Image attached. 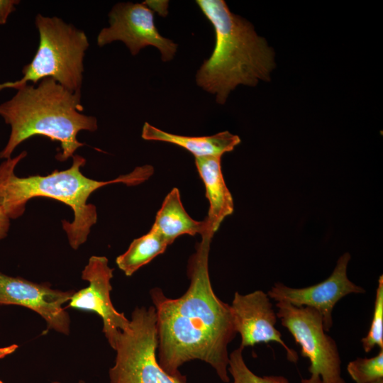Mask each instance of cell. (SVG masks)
<instances>
[{
  "instance_id": "1",
  "label": "cell",
  "mask_w": 383,
  "mask_h": 383,
  "mask_svg": "<svg viewBox=\"0 0 383 383\" xmlns=\"http://www.w3.org/2000/svg\"><path fill=\"white\" fill-rule=\"evenodd\" d=\"M213 236L205 233L190 257L186 292L167 297L158 287L150 294L156 314L157 357L169 374L183 377L179 368L199 360L211 365L219 379L230 382L228 346L235 338L231 306L214 293L209 272V255Z\"/></svg>"
},
{
  "instance_id": "2",
  "label": "cell",
  "mask_w": 383,
  "mask_h": 383,
  "mask_svg": "<svg viewBox=\"0 0 383 383\" xmlns=\"http://www.w3.org/2000/svg\"><path fill=\"white\" fill-rule=\"evenodd\" d=\"M26 155L27 152L23 151L0 164V207L10 219H16L23 214L27 202L35 197L50 198L69 206L73 210L74 220H62V223L74 250L87 241L91 227L96 223V206L87 202L94 192L113 183L138 185L153 173L152 166L145 165L113 180L97 181L82 173L80 168L86 164V160L74 155L72 165L67 170H55L46 176L19 177L15 174V167Z\"/></svg>"
},
{
  "instance_id": "3",
  "label": "cell",
  "mask_w": 383,
  "mask_h": 383,
  "mask_svg": "<svg viewBox=\"0 0 383 383\" xmlns=\"http://www.w3.org/2000/svg\"><path fill=\"white\" fill-rule=\"evenodd\" d=\"M196 3L213 25L216 38L211 56L196 72L197 85L216 94V101L223 104L237 86L255 87L260 80L270 81L276 66L274 52L253 26L233 13L223 0Z\"/></svg>"
},
{
  "instance_id": "4",
  "label": "cell",
  "mask_w": 383,
  "mask_h": 383,
  "mask_svg": "<svg viewBox=\"0 0 383 383\" xmlns=\"http://www.w3.org/2000/svg\"><path fill=\"white\" fill-rule=\"evenodd\" d=\"M83 110L81 92L72 91L53 79L22 86L11 99L0 104V116L11 128L0 158H10L22 142L43 135L60 143L61 152L55 157L65 161L84 145L77 140L78 133L98 128L96 118L82 113Z\"/></svg>"
},
{
  "instance_id": "5",
  "label": "cell",
  "mask_w": 383,
  "mask_h": 383,
  "mask_svg": "<svg viewBox=\"0 0 383 383\" xmlns=\"http://www.w3.org/2000/svg\"><path fill=\"white\" fill-rule=\"evenodd\" d=\"M38 50L32 61L22 70L23 77L15 82L0 83V91L16 89L28 82L37 84L45 78L53 79L65 88L81 92L84 57L89 48L85 33L57 17L38 14Z\"/></svg>"
},
{
  "instance_id": "6",
  "label": "cell",
  "mask_w": 383,
  "mask_h": 383,
  "mask_svg": "<svg viewBox=\"0 0 383 383\" xmlns=\"http://www.w3.org/2000/svg\"><path fill=\"white\" fill-rule=\"evenodd\" d=\"M157 335L153 306L136 307L130 325L116 340L114 365L109 369L110 383H188L187 377L167 373L157 357Z\"/></svg>"
},
{
  "instance_id": "7",
  "label": "cell",
  "mask_w": 383,
  "mask_h": 383,
  "mask_svg": "<svg viewBox=\"0 0 383 383\" xmlns=\"http://www.w3.org/2000/svg\"><path fill=\"white\" fill-rule=\"evenodd\" d=\"M275 306L277 318L300 345L301 356L310 362V377L301 383H346L336 342L325 331L319 312L286 301H278Z\"/></svg>"
},
{
  "instance_id": "8",
  "label": "cell",
  "mask_w": 383,
  "mask_h": 383,
  "mask_svg": "<svg viewBox=\"0 0 383 383\" xmlns=\"http://www.w3.org/2000/svg\"><path fill=\"white\" fill-rule=\"evenodd\" d=\"M109 17V26L104 28L97 36L99 46L120 40L132 55H136L145 47L152 45L160 50L162 61L173 59L177 45L159 33L154 13L144 3H118Z\"/></svg>"
},
{
  "instance_id": "9",
  "label": "cell",
  "mask_w": 383,
  "mask_h": 383,
  "mask_svg": "<svg viewBox=\"0 0 383 383\" xmlns=\"http://www.w3.org/2000/svg\"><path fill=\"white\" fill-rule=\"evenodd\" d=\"M351 258L345 252L338 260L332 274L324 281L304 288H292L276 282L268 291L269 297L277 302L286 301L295 306L311 307L319 312L326 332L333 326L332 312L336 303L350 294H364L365 290L351 282L347 274Z\"/></svg>"
},
{
  "instance_id": "10",
  "label": "cell",
  "mask_w": 383,
  "mask_h": 383,
  "mask_svg": "<svg viewBox=\"0 0 383 383\" xmlns=\"http://www.w3.org/2000/svg\"><path fill=\"white\" fill-rule=\"evenodd\" d=\"M104 256H91L82 272V279L88 287L72 296L69 306L98 314L103 321V332L110 346L114 349L119 333L128 328L130 320L114 308L110 293L113 269L109 267Z\"/></svg>"
},
{
  "instance_id": "11",
  "label": "cell",
  "mask_w": 383,
  "mask_h": 383,
  "mask_svg": "<svg viewBox=\"0 0 383 383\" xmlns=\"http://www.w3.org/2000/svg\"><path fill=\"white\" fill-rule=\"evenodd\" d=\"M74 290L54 289L50 283H35L0 272V306L18 305L38 313L46 322L47 330L68 335L70 318L62 305Z\"/></svg>"
},
{
  "instance_id": "12",
  "label": "cell",
  "mask_w": 383,
  "mask_h": 383,
  "mask_svg": "<svg viewBox=\"0 0 383 383\" xmlns=\"http://www.w3.org/2000/svg\"><path fill=\"white\" fill-rule=\"evenodd\" d=\"M230 306L235 331L241 338L240 347L275 342L284 348L289 361L297 362V353L287 345L275 328L277 316L267 294L262 290L247 294L236 292Z\"/></svg>"
},
{
  "instance_id": "13",
  "label": "cell",
  "mask_w": 383,
  "mask_h": 383,
  "mask_svg": "<svg viewBox=\"0 0 383 383\" xmlns=\"http://www.w3.org/2000/svg\"><path fill=\"white\" fill-rule=\"evenodd\" d=\"M195 165L209 203L208 216L205 219L209 233L213 235L225 218L233 213V199L223 176L221 157H196Z\"/></svg>"
},
{
  "instance_id": "14",
  "label": "cell",
  "mask_w": 383,
  "mask_h": 383,
  "mask_svg": "<svg viewBox=\"0 0 383 383\" xmlns=\"http://www.w3.org/2000/svg\"><path fill=\"white\" fill-rule=\"evenodd\" d=\"M141 137L147 140L174 144L191 152L195 158L221 157L224 153L233 151L241 141L238 135L228 131L207 136H185L165 132L148 122L143 125Z\"/></svg>"
},
{
  "instance_id": "15",
  "label": "cell",
  "mask_w": 383,
  "mask_h": 383,
  "mask_svg": "<svg viewBox=\"0 0 383 383\" xmlns=\"http://www.w3.org/2000/svg\"><path fill=\"white\" fill-rule=\"evenodd\" d=\"M152 227L163 236L169 245L184 234L211 235L206 219L196 221L187 213L182 203L179 191L175 187L165 196Z\"/></svg>"
},
{
  "instance_id": "16",
  "label": "cell",
  "mask_w": 383,
  "mask_h": 383,
  "mask_svg": "<svg viewBox=\"0 0 383 383\" xmlns=\"http://www.w3.org/2000/svg\"><path fill=\"white\" fill-rule=\"evenodd\" d=\"M168 245L163 236L152 227L146 234L134 239L127 250L116 257V263L126 276L130 277L162 254Z\"/></svg>"
},
{
  "instance_id": "17",
  "label": "cell",
  "mask_w": 383,
  "mask_h": 383,
  "mask_svg": "<svg viewBox=\"0 0 383 383\" xmlns=\"http://www.w3.org/2000/svg\"><path fill=\"white\" fill-rule=\"evenodd\" d=\"M243 349L240 346L229 355L228 371L233 379L231 383H289L282 375L259 376L254 373L245 362Z\"/></svg>"
},
{
  "instance_id": "18",
  "label": "cell",
  "mask_w": 383,
  "mask_h": 383,
  "mask_svg": "<svg viewBox=\"0 0 383 383\" xmlns=\"http://www.w3.org/2000/svg\"><path fill=\"white\" fill-rule=\"evenodd\" d=\"M347 371L355 383H373L383 379V349L372 357L350 361Z\"/></svg>"
},
{
  "instance_id": "19",
  "label": "cell",
  "mask_w": 383,
  "mask_h": 383,
  "mask_svg": "<svg viewBox=\"0 0 383 383\" xmlns=\"http://www.w3.org/2000/svg\"><path fill=\"white\" fill-rule=\"evenodd\" d=\"M362 348L370 353L375 346L383 349V276L378 279L372 320L366 336L361 339Z\"/></svg>"
},
{
  "instance_id": "20",
  "label": "cell",
  "mask_w": 383,
  "mask_h": 383,
  "mask_svg": "<svg viewBox=\"0 0 383 383\" xmlns=\"http://www.w3.org/2000/svg\"><path fill=\"white\" fill-rule=\"evenodd\" d=\"M18 0H0V25L6 23L9 15L16 10Z\"/></svg>"
},
{
  "instance_id": "21",
  "label": "cell",
  "mask_w": 383,
  "mask_h": 383,
  "mask_svg": "<svg viewBox=\"0 0 383 383\" xmlns=\"http://www.w3.org/2000/svg\"><path fill=\"white\" fill-rule=\"evenodd\" d=\"M10 227V218L0 207V240L7 236Z\"/></svg>"
},
{
  "instance_id": "22",
  "label": "cell",
  "mask_w": 383,
  "mask_h": 383,
  "mask_svg": "<svg viewBox=\"0 0 383 383\" xmlns=\"http://www.w3.org/2000/svg\"><path fill=\"white\" fill-rule=\"evenodd\" d=\"M143 3L149 8L152 6V9L157 11L161 16H165L167 13V1H146Z\"/></svg>"
},
{
  "instance_id": "23",
  "label": "cell",
  "mask_w": 383,
  "mask_h": 383,
  "mask_svg": "<svg viewBox=\"0 0 383 383\" xmlns=\"http://www.w3.org/2000/svg\"><path fill=\"white\" fill-rule=\"evenodd\" d=\"M17 348L18 345L16 344L7 347L0 348V359L13 353Z\"/></svg>"
},
{
  "instance_id": "24",
  "label": "cell",
  "mask_w": 383,
  "mask_h": 383,
  "mask_svg": "<svg viewBox=\"0 0 383 383\" xmlns=\"http://www.w3.org/2000/svg\"><path fill=\"white\" fill-rule=\"evenodd\" d=\"M52 383H62V382L54 381ZM78 383H86V382L84 380H79Z\"/></svg>"
},
{
  "instance_id": "25",
  "label": "cell",
  "mask_w": 383,
  "mask_h": 383,
  "mask_svg": "<svg viewBox=\"0 0 383 383\" xmlns=\"http://www.w3.org/2000/svg\"><path fill=\"white\" fill-rule=\"evenodd\" d=\"M373 383H383V379H379V380H378V381H377V382H373Z\"/></svg>"
},
{
  "instance_id": "26",
  "label": "cell",
  "mask_w": 383,
  "mask_h": 383,
  "mask_svg": "<svg viewBox=\"0 0 383 383\" xmlns=\"http://www.w3.org/2000/svg\"><path fill=\"white\" fill-rule=\"evenodd\" d=\"M0 383H4L2 381L0 380Z\"/></svg>"
}]
</instances>
